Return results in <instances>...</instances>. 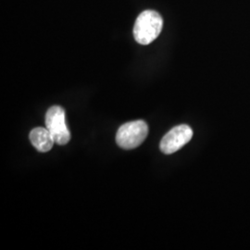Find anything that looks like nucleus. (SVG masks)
<instances>
[{
	"label": "nucleus",
	"instance_id": "3",
	"mask_svg": "<svg viewBox=\"0 0 250 250\" xmlns=\"http://www.w3.org/2000/svg\"><path fill=\"white\" fill-rule=\"evenodd\" d=\"M46 129L52 135L55 143L63 146L71 140V134L65 122V111L60 106L50 107L45 115Z\"/></svg>",
	"mask_w": 250,
	"mask_h": 250
},
{
	"label": "nucleus",
	"instance_id": "2",
	"mask_svg": "<svg viewBox=\"0 0 250 250\" xmlns=\"http://www.w3.org/2000/svg\"><path fill=\"white\" fill-rule=\"evenodd\" d=\"M148 134V126L144 121H134L122 125L117 132L118 146L124 149H134L143 143Z\"/></svg>",
	"mask_w": 250,
	"mask_h": 250
},
{
	"label": "nucleus",
	"instance_id": "4",
	"mask_svg": "<svg viewBox=\"0 0 250 250\" xmlns=\"http://www.w3.org/2000/svg\"><path fill=\"white\" fill-rule=\"evenodd\" d=\"M193 137V130L190 126L181 125L172 128L161 139V150L164 154L170 155L178 151L184 146L189 143Z\"/></svg>",
	"mask_w": 250,
	"mask_h": 250
},
{
	"label": "nucleus",
	"instance_id": "5",
	"mask_svg": "<svg viewBox=\"0 0 250 250\" xmlns=\"http://www.w3.org/2000/svg\"><path fill=\"white\" fill-rule=\"evenodd\" d=\"M30 140L32 145L39 152H48L55 144V140L46 128L37 127L30 133Z\"/></svg>",
	"mask_w": 250,
	"mask_h": 250
},
{
	"label": "nucleus",
	"instance_id": "1",
	"mask_svg": "<svg viewBox=\"0 0 250 250\" xmlns=\"http://www.w3.org/2000/svg\"><path fill=\"white\" fill-rule=\"evenodd\" d=\"M163 26L161 15L154 10H145L135 21L134 36L141 45H149L160 36Z\"/></svg>",
	"mask_w": 250,
	"mask_h": 250
}]
</instances>
